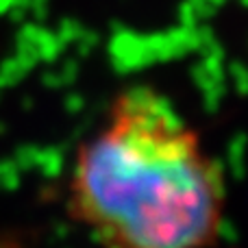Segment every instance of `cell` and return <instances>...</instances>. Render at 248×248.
<instances>
[{"label":"cell","instance_id":"obj_1","mask_svg":"<svg viewBox=\"0 0 248 248\" xmlns=\"http://www.w3.org/2000/svg\"><path fill=\"white\" fill-rule=\"evenodd\" d=\"M65 201L98 248H211L224 224L227 179L168 96L133 85L78 146Z\"/></svg>","mask_w":248,"mask_h":248},{"label":"cell","instance_id":"obj_2","mask_svg":"<svg viewBox=\"0 0 248 248\" xmlns=\"http://www.w3.org/2000/svg\"><path fill=\"white\" fill-rule=\"evenodd\" d=\"M0 248H13V244H9L4 237H0Z\"/></svg>","mask_w":248,"mask_h":248}]
</instances>
